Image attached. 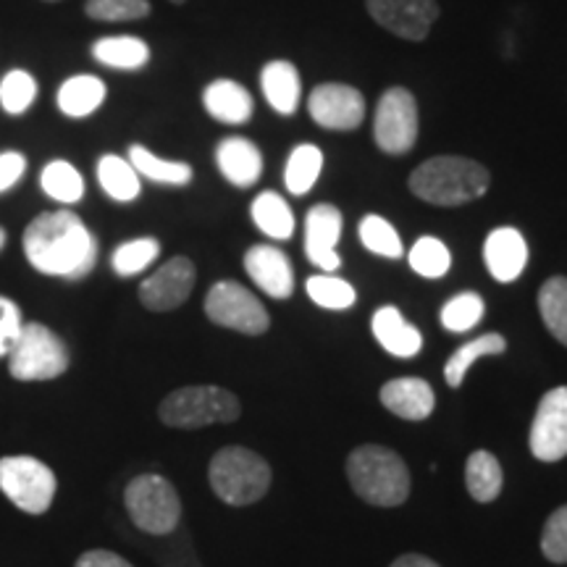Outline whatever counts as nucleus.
<instances>
[{"mask_svg":"<svg viewBox=\"0 0 567 567\" xmlns=\"http://www.w3.org/2000/svg\"><path fill=\"white\" fill-rule=\"evenodd\" d=\"M24 252L40 274L76 281L95 268L97 239L76 213L53 210L27 226Z\"/></svg>","mask_w":567,"mask_h":567,"instance_id":"1","label":"nucleus"},{"mask_svg":"<svg viewBox=\"0 0 567 567\" xmlns=\"http://www.w3.org/2000/svg\"><path fill=\"white\" fill-rule=\"evenodd\" d=\"M492 174L478 161L463 155H436L410 174L408 187L417 200L439 205V208H457L486 195Z\"/></svg>","mask_w":567,"mask_h":567,"instance_id":"2","label":"nucleus"},{"mask_svg":"<svg viewBox=\"0 0 567 567\" xmlns=\"http://www.w3.org/2000/svg\"><path fill=\"white\" fill-rule=\"evenodd\" d=\"M352 492L373 507H400L410 496V467L384 444H363L347 457Z\"/></svg>","mask_w":567,"mask_h":567,"instance_id":"3","label":"nucleus"},{"mask_svg":"<svg viewBox=\"0 0 567 567\" xmlns=\"http://www.w3.org/2000/svg\"><path fill=\"white\" fill-rule=\"evenodd\" d=\"M271 465L247 446H224L208 467L213 494L229 507H247L264 499L271 488Z\"/></svg>","mask_w":567,"mask_h":567,"instance_id":"4","label":"nucleus"},{"mask_svg":"<svg viewBox=\"0 0 567 567\" xmlns=\"http://www.w3.org/2000/svg\"><path fill=\"white\" fill-rule=\"evenodd\" d=\"M243 415L239 396L221 386H182L163 396L158 417L168 429L195 431L216 423H234Z\"/></svg>","mask_w":567,"mask_h":567,"instance_id":"5","label":"nucleus"},{"mask_svg":"<svg viewBox=\"0 0 567 567\" xmlns=\"http://www.w3.org/2000/svg\"><path fill=\"white\" fill-rule=\"evenodd\" d=\"M124 505L132 523L151 536H168L179 528L182 499L168 478L145 473L126 484Z\"/></svg>","mask_w":567,"mask_h":567,"instance_id":"6","label":"nucleus"},{"mask_svg":"<svg viewBox=\"0 0 567 567\" xmlns=\"http://www.w3.org/2000/svg\"><path fill=\"white\" fill-rule=\"evenodd\" d=\"M9 373L17 381H53L69 371V350L53 329L42 323H24L17 344L11 347Z\"/></svg>","mask_w":567,"mask_h":567,"instance_id":"7","label":"nucleus"},{"mask_svg":"<svg viewBox=\"0 0 567 567\" xmlns=\"http://www.w3.org/2000/svg\"><path fill=\"white\" fill-rule=\"evenodd\" d=\"M55 473L42 460L27 455L0 457V492L21 513H48L55 499Z\"/></svg>","mask_w":567,"mask_h":567,"instance_id":"8","label":"nucleus"},{"mask_svg":"<svg viewBox=\"0 0 567 567\" xmlns=\"http://www.w3.org/2000/svg\"><path fill=\"white\" fill-rule=\"evenodd\" d=\"M205 316L210 323L247 337L266 334L268 326H271L266 305L258 300V295H252L237 281L213 284L205 295Z\"/></svg>","mask_w":567,"mask_h":567,"instance_id":"9","label":"nucleus"},{"mask_svg":"<svg viewBox=\"0 0 567 567\" xmlns=\"http://www.w3.org/2000/svg\"><path fill=\"white\" fill-rule=\"evenodd\" d=\"M375 145L386 155H405L417 142V101L405 87H389L381 95L373 122Z\"/></svg>","mask_w":567,"mask_h":567,"instance_id":"10","label":"nucleus"},{"mask_svg":"<svg viewBox=\"0 0 567 567\" xmlns=\"http://www.w3.org/2000/svg\"><path fill=\"white\" fill-rule=\"evenodd\" d=\"M528 446L538 463H559L567 457V386L549 389L542 396L530 423Z\"/></svg>","mask_w":567,"mask_h":567,"instance_id":"11","label":"nucleus"},{"mask_svg":"<svg viewBox=\"0 0 567 567\" xmlns=\"http://www.w3.org/2000/svg\"><path fill=\"white\" fill-rule=\"evenodd\" d=\"M308 111L313 122L323 130L352 132L365 118V97L363 92L350 87V84L329 82L310 92Z\"/></svg>","mask_w":567,"mask_h":567,"instance_id":"12","label":"nucleus"},{"mask_svg":"<svg viewBox=\"0 0 567 567\" xmlns=\"http://www.w3.org/2000/svg\"><path fill=\"white\" fill-rule=\"evenodd\" d=\"M195 264L184 255L163 264L153 276L140 284V302L153 313H168L182 308L195 289Z\"/></svg>","mask_w":567,"mask_h":567,"instance_id":"13","label":"nucleus"},{"mask_svg":"<svg viewBox=\"0 0 567 567\" xmlns=\"http://www.w3.org/2000/svg\"><path fill=\"white\" fill-rule=\"evenodd\" d=\"M371 19L396 38L421 42L439 19L436 0H365Z\"/></svg>","mask_w":567,"mask_h":567,"instance_id":"14","label":"nucleus"},{"mask_svg":"<svg viewBox=\"0 0 567 567\" xmlns=\"http://www.w3.org/2000/svg\"><path fill=\"white\" fill-rule=\"evenodd\" d=\"M344 218L337 205H313L305 218V255L321 271H337L342 258L337 252V243L342 239Z\"/></svg>","mask_w":567,"mask_h":567,"instance_id":"15","label":"nucleus"},{"mask_svg":"<svg viewBox=\"0 0 567 567\" xmlns=\"http://www.w3.org/2000/svg\"><path fill=\"white\" fill-rule=\"evenodd\" d=\"M245 271L255 287L274 300H287L295 292V271L279 247L255 245L245 252Z\"/></svg>","mask_w":567,"mask_h":567,"instance_id":"16","label":"nucleus"},{"mask_svg":"<svg viewBox=\"0 0 567 567\" xmlns=\"http://www.w3.org/2000/svg\"><path fill=\"white\" fill-rule=\"evenodd\" d=\"M484 264L488 274L499 284H509L520 279L528 266V243L513 226H499L486 237L484 243Z\"/></svg>","mask_w":567,"mask_h":567,"instance_id":"17","label":"nucleus"},{"mask_svg":"<svg viewBox=\"0 0 567 567\" xmlns=\"http://www.w3.org/2000/svg\"><path fill=\"white\" fill-rule=\"evenodd\" d=\"M381 405H384L389 413H394L402 421H425L436 408L434 389L425 379H417V375H400V379L386 381L379 392Z\"/></svg>","mask_w":567,"mask_h":567,"instance_id":"18","label":"nucleus"},{"mask_svg":"<svg viewBox=\"0 0 567 567\" xmlns=\"http://www.w3.org/2000/svg\"><path fill=\"white\" fill-rule=\"evenodd\" d=\"M216 163L224 179L239 189L252 187L264 176V153L245 137L221 140V145L216 147Z\"/></svg>","mask_w":567,"mask_h":567,"instance_id":"19","label":"nucleus"},{"mask_svg":"<svg viewBox=\"0 0 567 567\" xmlns=\"http://www.w3.org/2000/svg\"><path fill=\"white\" fill-rule=\"evenodd\" d=\"M371 329H373L375 342L384 347L389 354H394V358L408 360L421 352L423 347L421 331H417L415 326L394 308V305H384V308L375 310Z\"/></svg>","mask_w":567,"mask_h":567,"instance_id":"20","label":"nucleus"},{"mask_svg":"<svg viewBox=\"0 0 567 567\" xmlns=\"http://www.w3.org/2000/svg\"><path fill=\"white\" fill-rule=\"evenodd\" d=\"M260 87L268 105L274 111H279L281 116H292L300 105L302 95V80L300 71L295 69V63L289 61H268L264 71H260Z\"/></svg>","mask_w":567,"mask_h":567,"instance_id":"21","label":"nucleus"},{"mask_svg":"<svg viewBox=\"0 0 567 567\" xmlns=\"http://www.w3.org/2000/svg\"><path fill=\"white\" fill-rule=\"evenodd\" d=\"M203 105L221 124H245L252 116V95L234 80L210 82L203 92Z\"/></svg>","mask_w":567,"mask_h":567,"instance_id":"22","label":"nucleus"},{"mask_svg":"<svg viewBox=\"0 0 567 567\" xmlns=\"http://www.w3.org/2000/svg\"><path fill=\"white\" fill-rule=\"evenodd\" d=\"M505 350H507V339L502 337L499 331H488V334L471 339V342L452 352V358L446 360V365H444L446 386L460 389L463 386L467 371H471L476 360L494 358V354H502Z\"/></svg>","mask_w":567,"mask_h":567,"instance_id":"23","label":"nucleus"},{"mask_svg":"<svg viewBox=\"0 0 567 567\" xmlns=\"http://www.w3.org/2000/svg\"><path fill=\"white\" fill-rule=\"evenodd\" d=\"M505 486V473H502L499 460L492 452L478 450L467 457L465 463V488L478 505H488L502 494Z\"/></svg>","mask_w":567,"mask_h":567,"instance_id":"24","label":"nucleus"},{"mask_svg":"<svg viewBox=\"0 0 567 567\" xmlns=\"http://www.w3.org/2000/svg\"><path fill=\"white\" fill-rule=\"evenodd\" d=\"M105 101V82L92 74L71 76L59 90V109L69 118H84L95 113Z\"/></svg>","mask_w":567,"mask_h":567,"instance_id":"25","label":"nucleus"},{"mask_svg":"<svg viewBox=\"0 0 567 567\" xmlns=\"http://www.w3.org/2000/svg\"><path fill=\"white\" fill-rule=\"evenodd\" d=\"M92 59L103 63V66L118 71H137L151 61V48H147L145 40L130 38V34H122V38H101L92 45Z\"/></svg>","mask_w":567,"mask_h":567,"instance_id":"26","label":"nucleus"},{"mask_svg":"<svg viewBox=\"0 0 567 567\" xmlns=\"http://www.w3.org/2000/svg\"><path fill=\"white\" fill-rule=\"evenodd\" d=\"M97 179L111 200L132 203L140 197V174L134 172L130 161L118 158V155H103L97 161Z\"/></svg>","mask_w":567,"mask_h":567,"instance_id":"27","label":"nucleus"},{"mask_svg":"<svg viewBox=\"0 0 567 567\" xmlns=\"http://www.w3.org/2000/svg\"><path fill=\"white\" fill-rule=\"evenodd\" d=\"M252 221L266 237L289 239L295 234V216L279 193H260L252 200Z\"/></svg>","mask_w":567,"mask_h":567,"instance_id":"28","label":"nucleus"},{"mask_svg":"<svg viewBox=\"0 0 567 567\" xmlns=\"http://www.w3.org/2000/svg\"><path fill=\"white\" fill-rule=\"evenodd\" d=\"M130 163L134 166V172L140 176H147L151 182L172 184V187H184V184L193 182V168H189V163L158 158V155L142 145L130 147Z\"/></svg>","mask_w":567,"mask_h":567,"instance_id":"29","label":"nucleus"},{"mask_svg":"<svg viewBox=\"0 0 567 567\" xmlns=\"http://www.w3.org/2000/svg\"><path fill=\"white\" fill-rule=\"evenodd\" d=\"M538 313L549 334L567 347V276H551L542 284Z\"/></svg>","mask_w":567,"mask_h":567,"instance_id":"30","label":"nucleus"},{"mask_svg":"<svg viewBox=\"0 0 567 567\" xmlns=\"http://www.w3.org/2000/svg\"><path fill=\"white\" fill-rule=\"evenodd\" d=\"M323 172V153L316 145H297L284 168V184L292 195H308Z\"/></svg>","mask_w":567,"mask_h":567,"instance_id":"31","label":"nucleus"},{"mask_svg":"<svg viewBox=\"0 0 567 567\" xmlns=\"http://www.w3.org/2000/svg\"><path fill=\"white\" fill-rule=\"evenodd\" d=\"M40 187L51 200L74 205L84 197L82 174L69 161H51L40 174Z\"/></svg>","mask_w":567,"mask_h":567,"instance_id":"32","label":"nucleus"},{"mask_svg":"<svg viewBox=\"0 0 567 567\" xmlns=\"http://www.w3.org/2000/svg\"><path fill=\"white\" fill-rule=\"evenodd\" d=\"M410 268L425 279H442L452 266V252L436 237H421L408 252Z\"/></svg>","mask_w":567,"mask_h":567,"instance_id":"33","label":"nucleus"},{"mask_svg":"<svg viewBox=\"0 0 567 567\" xmlns=\"http://www.w3.org/2000/svg\"><path fill=\"white\" fill-rule=\"evenodd\" d=\"M486 313V302L478 292H460L442 308V326L452 334H465L478 326Z\"/></svg>","mask_w":567,"mask_h":567,"instance_id":"34","label":"nucleus"},{"mask_svg":"<svg viewBox=\"0 0 567 567\" xmlns=\"http://www.w3.org/2000/svg\"><path fill=\"white\" fill-rule=\"evenodd\" d=\"M305 289H308L310 300L321 305L326 310H347L352 308L354 300H358V292H354L350 281L339 279V276H329V274L310 276L308 284H305Z\"/></svg>","mask_w":567,"mask_h":567,"instance_id":"35","label":"nucleus"},{"mask_svg":"<svg viewBox=\"0 0 567 567\" xmlns=\"http://www.w3.org/2000/svg\"><path fill=\"white\" fill-rule=\"evenodd\" d=\"M360 243H363L373 255H381V258L396 260L405 255L400 234H396V229L386 221V218L375 216V213L360 221Z\"/></svg>","mask_w":567,"mask_h":567,"instance_id":"36","label":"nucleus"},{"mask_svg":"<svg viewBox=\"0 0 567 567\" xmlns=\"http://www.w3.org/2000/svg\"><path fill=\"white\" fill-rule=\"evenodd\" d=\"M158 252H161L158 239L140 237V239H132V243L118 245L116 252H113V258H111V266H113V271L126 279V276L145 271L147 266L155 264Z\"/></svg>","mask_w":567,"mask_h":567,"instance_id":"37","label":"nucleus"},{"mask_svg":"<svg viewBox=\"0 0 567 567\" xmlns=\"http://www.w3.org/2000/svg\"><path fill=\"white\" fill-rule=\"evenodd\" d=\"M34 97H38V82L30 71L13 69L0 82V105L11 116H21L24 111H30Z\"/></svg>","mask_w":567,"mask_h":567,"instance_id":"38","label":"nucleus"},{"mask_svg":"<svg viewBox=\"0 0 567 567\" xmlns=\"http://www.w3.org/2000/svg\"><path fill=\"white\" fill-rule=\"evenodd\" d=\"M84 13L95 21H140L151 13L147 0H87Z\"/></svg>","mask_w":567,"mask_h":567,"instance_id":"39","label":"nucleus"},{"mask_svg":"<svg viewBox=\"0 0 567 567\" xmlns=\"http://www.w3.org/2000/svg\"><path fill=\"white\" fill-rule=\"evenodd\" d=\"M542 551L549 563L567 565V505L557 507L544 523Z\"/></svg>","mask_w":567,"mask_h":567,"instance_id":"40","label":"nucleus"},{"mask_svg":"<svg viewBox=\"0 0 567 567\" xmlns=\"http://www.w3.org/2000/svg\"><path fill=\"white\" fill-rule=\"evenodd\" d=\"M21 326H24V321H21L19 305L9 297H0V358H6L11 347L17 344Z\"/></svg>","mask_w":567,"mask_h":567,"instance_id":"41","label":"nucleus"},{"mask_svg":"<svg viewBox=\"0 0 567 567\" xmlns=\"http://www.w3.org/2000/svg\"><path fill=\"white\" fill-rule=\"evenodd\" d=\"M27 172V158L17 151L0 153V193H9Z\"/></svg>","mask_w":567,"mask_h":567,"instance_id":"42","label":"nucleus"},{"mask_svg":"<svg viewBox=\"0 0 567 567\" xmlns=\"http://www.w3.org/2000/svg\"><path fill=\"white\" fill-rule=\"evenodd\" d=\"M74 567H134L132 563H126L122 555L109 549H90L76 559Z\"/></svg>","mask_w":567,"mask_h":567,"instance_id":"43","label":"nucleus"},{"mask_svg":"<svg viewBox=\"0 0 567 567\" xmlns=\"http://www.w3.org/2000/svg\"><path fill=\"white\" fill-rule=\"evenodd\" d=\"M389 567H442V565L434 563L431 557H423V555H402V557H396Z\"/></svg>","mask_w":567,"mask_h":567,"instance_id":"44","label":"nucleus"},{"mask_svg":"<svg viewBox=\"0 0 567 567\" xmlns=\"http://www.w3.org/2000/svg\"><path fill=\"white\" fill-rule=\"evenodd\" d=\"M6 245V229H0V247Z\"/></svg>","mask_w":567,"mask_h":567,"instance_id":"45","label":"nucleus"},{"mask_svg":"<svg viewBox=\"0 0 567 567\" xmlns=\"http://www.w3.org/2000/svg\"><path fill=\"white\" fill-rule=\"evenodd\" d=\"M172 3H176V6H182V3H184V0H172Z\"/></svg>","mask_w":567,"mask_h":567,"instance_id":"46","label":"nucleus"},{"mask_svg":"<svg viewBox=\"0 0 567 567\" xmlns=\"http://www.w3.org/2000/svg\"><path fill=\"white\" fill-rule=\"evenodd\" d=\"M48 3H55V0H48Z\"/></svg>","mask_w":567,"mask_h":567,"instance_id":"47","label":"nucleus"}]
</instances>
